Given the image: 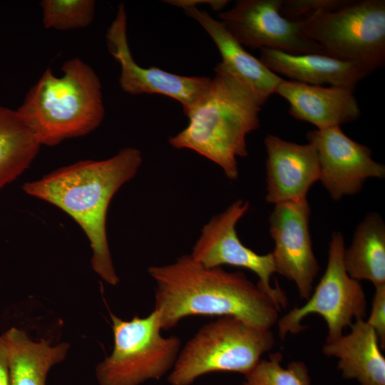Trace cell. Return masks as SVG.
<instances>
[{"label": "cell", "instance_id": "4fadbf2b", "mask_svg": "<svg viewBox=\"0 0 385 385\" xmlns=\"http://www.w3.org/2000/svg\"><path fill=\"white\" fill-rule=\"evenodd\" d=\"M307 138L317 150L319 180L333 200L359 192L368 178H384L385 167L373 160L371 150L348 137L340 126L310 130Z\"/></svg>", "mask_w": 385, "mask_h": 385}, {"label": "cell", "instance_id": "7a4b0ae2", "mask_svg": "<svg viewBox=\"0 0 385 385\" xmlns=\"http://www.w3.org/2000/svg\"><path fill=\"white\" fill-rule=\"evenodd\" d=\"M142 160L138 149L127 147L108 159L78 161L22 187L26 194L56 206L79 225L93 250V270L111 285H116L119 277L108 247V210L115 194L136 175Z\"/></svg>", "mask_w": 385, "mask_h": 385}, {"label": "cell", "instance_id": "ba28073f", "mask_svg": "<svg viewBox=\"0 0 385 385\" xmlns=\"http://www.w3.org/2000/svg\"><path fill=\"white\" fill-rule=\"evenodd\" d=\"M344 237L339 232H333L328 253L327 269L319 282L300 307H294L278 319L279 335L284 339L289 333L304 330L301 322L311 314L323 317L328 327L326 342L343 335V331L366 313V299L359 281L346 272L344 263Z\"/></svg>", "mask_w": 385, "mask_h": 385}, {"label": "cell", "instance_id": "6da1fadb", "mask_svg": "<svg viewBox=\"0 0 385 385\" xmlns=\"http://www.w3.org/2000/svg\"><path fill=\"white\" fill-rule=\"evenodd\" d=\"M148 272L156 284L154 310L161 329L192 315L233 317L267 329L278 321L280 309L241 272L204 267L190 255Z\"/></svg>", "mask_w": 385, "mask_h": 385}, {"label": "cell", "instance_id": "9a60e30c", "mask_svg": "<svg viewBox=\"0 0 385 385\" xmlns=\"http://www.w3.org/2000/svg\"><path fill=\"white\" fill-rule=\"evenodd\" d=\"M353 91L349 88L324 87L283 79L275 93L287 101L292 117L320 130L339 126L359 118L361 111Z\"/></svg>", "mask_w": 385, "mask_h": 385}, {"label": "cell", "instance_id": "277c9868", "mask_svg": "<svg viewBox=\"0 0 385 385\" xmlns=\"http://www.w3.org/2000/svg\"><path fill=\"white\" fill-rule=\"evenodd\" d=\"M61 70L56 76L47 68L16 110L41 146L89 134L104 118L102 86L93 69L74 58Z\"/></svg>", "mask_w": 385, "mask_h": 385}, {"label": "cell", "instance_id": "7402d4cb", "mask_svg": "<svg viewBox=\"0 0 385 385\" xmlns=\"http://www.w3.org/2000/svg\"><path fill=\"white\" fill-rule=\"evenodd\" d=\"M43 26L68 31L88 26L93 20V0H43L40 3Z\"/></svg>", "mask_w": 385, "mask_h": 385}, {"label": "cell", "instance_id": "8fae6325", "mask_svg": "<svg viewBox=\"0 0 385 385\" xmlns=\"http://www.w3.org/2000/svg\"><path fill=\"white\" fill-rule=\"evenodd\" d=\"M110 53L120 66L119 84L131 95L160 94L178 101L185 114L209 88L208 77L174 74L156 66L144 68L133 59L127 38V15L125 6H118L116 16L106 35Z\"/></svg>", "mask_w": 385, "mask_h": 385}, {"label": "cell", "instance_id": "484cf974", "mask_svg": "<svg viewBox=\"0 0 385 385\" xmlns=\"http://www.w3.org/2000/svg\"><path fill=\"white\" fill-rule=\"evenodd\" d=\"M165 2L183 9L196 6L197 4H208L212 9L219 11L222 9L229 1L226 0H168Z\"/></svg>", "mask_w": 385, "mask_h": 385}, {"label": "cell", "instance_id": "9c48e42d", "mask_svg": "<svg viewBox=\"0 0 385 385\" xmlns=\"http://www.w3.org/2000/svg\"><path fill=\"white\" fill-rule=\"evenodd\" d=\"M250 203L242 199L232 202L224 212L214 216L201 230L190 256L204 267L213 268L227 265L247 269L258 277L257 285L279 308L287 299L277 284L272 287L271 276L275 272L271 253L259 255L240 241L236 225L249 210Z\"/></svg>", "mask_w": 385, "mask_h": 385}, {"label": "cell", "instance_id": "603a6c76", "mask_svg": "<svg viewBox=\"0 0 385 385\" xmlns=\"http://www.w3.org/2000/svg\"><path fill=\"white\" fill-rule=\"evenodd\" d=\"M280 352L261 359L239 385H310L309 371L303 362L292 361L284 368Z\"/></svg>", "mask_w": 385, "mask_h": 385}, {"label": "cell", "instance_id": "52a82bcc", "mask_svg": "<svg viewBox=\"0 0 385 385\" xmlns=\"http://www.w3.org/2000/svg\"><path fill=\"white\" fill-rule=\"evenodd\" d=\"M306 36L334 58L374 70L385 62V1L349 0L340 9L301 21Z\"/></svg>", "mask_w": 385, "mask_h": 385}, {"label": "cell", "instance_id": "30bf717a", "mask_svg": "<svg viewBox=\"0 0 385 385\" xmlns=\"http://www.w3.org/2000/svg\"><path fill=\"white\" fill-rule=\"evenodd\" d=\"M283 0H240L218 14L227 31L242 45L292 54L326 53L304 33L301 23L280 12Z\"/></svg>", "mask_w": 385, "mask_h": 385}, {"label": "cell", "instance_id": "d4e9b609", "mask_svg": "<svg viewBox=\"0 0 385 385\" xmlns=\"http://www.w3.org/2000/svg\"><path fill=\"white\" fill-rule=\"evenodd\" d=\"M371 311L366 322L374 329L381 349L385 347V284L375 287Z\"/></svg>", "mask_w": 385, "mask_h": 385}, {"label": "cell", "instance_id": "cb8c5ba5", "mask_svg": "<svg viewBox=\"0 0 385 385\" xmlns=\"http://www.w3.org/2000/svg\"><path fill=\"white\" fill-rule=\"evenodd\" d=\"M349 0H283L280 12L285 18L301 21L317 14L337 10Z\"/></svg>", "mask_w": 385, "mask_h": 385}, {"label": "cell", "instance_id": "d6986e66", "mask_svg": "<svg viewBox=\"0 0 385 385\" xmlns=\"http://www.w3.org/2000/svg\"><path fill=\"white\" fill-rule=\"evenodd\" d=\"M2 335L9 352L10 385H45L50 369L65 359L69 348L67 343L34 342L16 327Z\"/></svg>", "mask_w": 385, "mask_h": 385}, {"label": "cell", "instance_id": "8992f818", "mask_svg": "<svg viewBox=\"0 0 385 385\" xmlns=\"http://www.w3.org/2000/svg\"><path fill=\"white\" fill-rule=\"evenodd\" d=\"M114 345L111 354L96 369L100 385H140L158 380L173 369L180 349L176 336L161 335L160 317L153 310L126 321L110 312Z\"/></svg>", "mask_w": 385, "mask_h": 385}, {"label": "cell", "instance_id": "3957f363", "mask_svg": "<svg viewBox=\"0 0 385 385\" xmlns=\"http://www.w3.org/2000/svg\"><path fill=\"white\" fill-rule=\"evenodd\" d=\"M209 88L185 113L187 127L169 138L177 148L192 150L218 165L231 180L237 179V157L248 155L247 135L260 127L266 101L232 75L220 63Z\"/></svg>", "mask_w": 385, "mask_h": 385}, {"label": "cell", "instance_id": "e0dca14e", "mask_svg": "<svg viewBox=\"0 0 385 385\" xmlns=\"http://www.w3.org/2000/svg\"><path fill=\"white\" fill-rule=\"evenodd\" d=\"M350 327L348 334L326 342L323 353L339 359L343 378L360 385H385V358L374 329L364 319H356Z\"/></svg>", "mask_w": 385, "mask_h": 385}, {"label": "cell", "instance_id": "4316f807", "mask_svg": "<svg viewBox=\"0 0 385 385\" xmlns=\"http://www.w3.org/2000/svg\"><path fill=\"white\" fill-rule=\"evenodd\" d=\"M0 385H10L9 352L3 335H0Z\"/></svg>", "mask_w": 385, "mask_h": 385}, {"label": "cell", "instance_id": "5bb4252c", "mask_svg": "<svg viewBox=\"0 0 385 385\" xmlns=\"http://www.w3.org/2000/svg\"><path fill=\"white\" fill-rule=\"evenodd\" d=\"M267 151L268 203L307 199L311 186L319 180L320 168L314 146L289 142L274 135L264 140Z\"/></svg>", "mask_w": 385, "mask_h": 385}, {"label": "cell", "instance_id": "44dd1931", "mask_svg": "<svg viewBox=\"0 0 385 385\" xmlns=\"http://www.w3.org/2000/svg\"><path fill=\"white\" fill-rule=\"evenodd\" d=\"M40 147L16 110L0 106V190L29 168Z\"/></svg>", "mask_w": 385, "mask_h": 385}, {"label": "cell", "instance_id": "5b68a950", "mask_svg": "<svg viewBox=\"0 0 385 385\" xmlns=\"http://www.w3.org/2000/svg\"><path fill=\"white\" fill-rule=\"evenodd\" d=\"M274 344L270 329L233 317H220L202 326L179 352L169 372L170 385H190L212 372L247 374Z\"/></svg>", "mask_w": 385, "mask_h": 385}, {"label": "cell", "instance_id": "7c38bea8", "mask_svg": "<svg viewBox=\"0 0 385 385\" xmlns=\"http://www.w3.org/2000/svg\"><path fill=\"white\" fill-rule=\"evenodd\" d=\"M309 216V202L303 199L275 204L269 217L275 272L293 281L304 299L311 296L319 270L312 245Z\"/></svg>", "mask_w": 385, "mask_h": 385}, {"label": "cell", "instance_id": "ffe728a7", "mask_svg": "<svg viewBox=\"0 0 385 385\" xmlns=\"http://www.w3.org/2000/svg\"><path fill=\"white\" fill-rule=\"evenodd\" d=\"M344 263L352 279L385 284V225L379 214H368L357 226Z\"/></svg>", "mask_w": 385, "mask_h": 385}, {"label": "cell", "instance_id": "2e32d148", "mask_svg": "<svg viewBox=\"0 0 385 385\" xmlns=\"http://www.w3.org/2000/svg\"><path fill=\"white\" fill-rule=\"evenodd\" d=\"M261 61L274 73L309 85L354 89L374 70L362 63L339 59L325 53L292 54L280 50L260 49Z\"/></svg>", "mask_w": 385, "mask_h": 385}, {"label": "cell", "instance_id": "ac0fdd59", "mask_svg": "<svg viewBox=\"0 0 385 385\" xmlns=\"http://www.w3.org/2000/svg\"><path fill=\"white\" fill-rule=\"evenodd\" d=\"M207 31L217 46L222 61L220 63L232 75L265 101L273 93L282 78L267 68L260 59L248 53L227 31L221 21L197 6L184 9Z\"/></svg>", "mask_w": 385, "mask_h": 385}]
</instances>
